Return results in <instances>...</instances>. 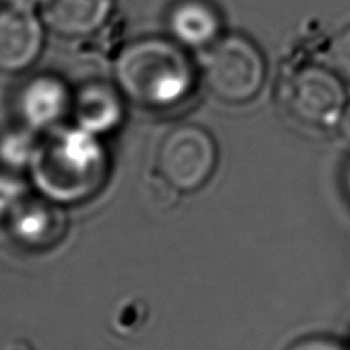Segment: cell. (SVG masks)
Wrapping results in <instances>:
<instances>
[{
    "label": "cell",
    "mask_w": 350,
    "mask_h": 350,
    "mask_svg": "<svg viewBox=\"0 0 350 350\" xmlns=\"http://www.w3.org/2000/svg\"><path fill=\"white\" fill-rule=\"evenodd\" d=\"M113 79L124 98L150 110L184 102L195 88L190 51L164 34L124 42L113 57Z\"/></svg>",
    "instance_id": "1"
},
{
    "label": "cell",
    "mask_w": 350,
    "mask_h": 350,
    "mask_svg": "<svg viewBox=\"0 0 350 350\" xmlns=\"http://www.w3.org/2000/svg\"><path fill=\"white\" fill-rule=\"evenodd\" d=\"M98 137L76 126L39 142L29 172L42 196L70 204L99 189L107 176V158Z\"/></svg>",
    "instance_id": "2"
},
{
    "label": "cell",
    "mask_w": 350,
    "mask_h": 350,
    "mask_svg": "<svg viewBox=\"0 0 350 350\" xmlns=\"http://www.w3.org/2000/svg\"><path fill=\"white\" fill-rule=\"evenodd\" d=\"M204 81L216 98L244 104L261 92L265 60L259 48L243 34H222L205 50Z\"/></svg>",
    "instance_id": "3"
},
{
    "label": "cell",
    "mask_w": 350,
    "mask_h": 350,
    "mask_svg": "<svg viewBox=\"0 0 350 350\" xmlns=\"http://www.w3.org/2000/svg\"><path fill=\"white\" fill-rule=\"evenodd\" d=\"M216 161V144L207 131L196 125H179L162 137L153 176L176 195L195 191L212 176Z\"/></svg>",
    "instance_id": "4"
},
{
    "label": "cell",
    "mask_w": 350,
    "mask_h": 350,
    "mask_svg": "<svg viewBox=\"0 0 350 350\" xmlns=\"http://www.w3.org/2000/svg\"><path fill=\"white\" fill-rule=\"evenodd\" d=\"M284 111L310 129H329L341 120L346 92L335 73L319 65L299 66L280 87Z\"/></svg>",
    "instance_id": "5"
},
{
    "label": "cell",
    "mask_w": 350,
    "mask_h": 350,
    "mask_svg": "<svg viewBox=\"0 0 350 350\" xmlns=\"http://www.w3.org/2000/svg\"><path fill=\"white\" fill-rule=\"evenodd\" d=\"M48 34L38 10L0 3V73L31 68L44 53Z\"/></svg>",
    "instance_id": "6"
},
{
    "label": "cell",
    "mask_w": 350,
    "mask_h": 350,
    "mask_svg": "<svg viewBox=\"0 0 350 350\" xmlns=\"http://www.w3.org/2000/svg\"><path fill=\"white\" fill-rule=\"evenodd\" d=\"M118 10L119 0H40L38 13L50 34L85 40L110 27Z\"/></svg>",
    "instance_id": "7"
},
{
    "label": "cell",
    "mask_w": 350,
    "mask_h": 350,
    "mask_svg": "<svg viewBox=\"0 0 350 350\" xmlns=\"http://www.w3.org/2000/svg\"><path fill=\"white\" fill-rule=\"evenodd\" d=\"M164 33L185 50H208L222 34L224 21L212 0H170L162 13Z\"/></svg>",
    "instance_id": "8"
},
{
    "label": "cell",
    "mask_w": 350,
    "mask_h": 350,
    "mask_svg": "<svg viewBox=\"0 0 350 350\" xmlns=\"http://www.w3.org/2000/svg\"><path fill=\"white\" fill-rule=\"evenodd\" d=\"M73 92L56 75H36L17 93V113L22 122L34 131L56 125L71 111Z\"/></svg>",
    "instance_id": "9"
},
{
    "label": "cell",
    "mask_w": 350,
    "mask_h": 350,
    "mask_svg": "<svg viewBox=\"0 0 350 350\" xmlns=\"http://www.w3.org/2000/svg\"><path fill=\"white\" fill-rule=\"evenodd\" d=\"M7 216L11 237L33 249L57 243L66 227V216L60 204L44 196L38 199L23 196L8 210Z\"/></svg>",
    "instance_id": "10"
},
{
    "label": "cell",
    "mask_w": 350,
    "mask_h": 350,
    "mask_svg": "<svg viewBox=\"0 0 350 350\" xmlns=\"http://www.w3.org/2000/svg\"><path fill=\"white\" fill-rule=\"evenodd\" d=\"M71 113L79 129L94 136L105 135L124 120V96L116 83L85 82L73 92Z\"/></svg>",
    "instance_id": "11"
},
{
    "label": "cell",
    "mask_w": 350,
    "mask_h": 350,
    "mask_svg": "<svg viewBox=\"0 0 350 350\" xmlns=\"http://www.w3.org/2000/svg\"><path fill=\"white\" fill-rule=\"evenodd\" d=\"M34 130L25 126V130L11 131L0 139V161L10 167H29L39 147Z\"/></svg>",
    "instance_id": "12"
},
{
    "label": "cell",
    "mask_w": 350,
    "mask_h": 350,
    "mask_svg": "<svg viewBox=\"0 0 350 350\" xmlns=\"http://www.w3.org/2000/svg\"><path fill=\"white\" fill-rule=\"evenodd\" d=\"M332 60L341 76L350 82V27L336 36L332 45Z\"/></svg>",
    "instance_id": "13"
},
{
    "label": "cell",
    "mask_w": 350,
    "mask_h": 350,
    "mask_svg": "<svg viewBox=\"0 0 350 350\" xmlns=\"http://www.w3.org/2000/svg\"><path fill=\"white\" fill-rule=\"evenodd\" d=\"M287 350H347L342 346L341 342L335 340H330V338H306V340H301L295 342L293 346L288 347Z\"/></svg>",
    "instance_id": "14"
},
{
    "label": "cell",
    "mask_w": 350,
    "mask_h": 350,
    "mask_svg": "<svg viewBox=\"0 0 350 350\" xmlns=\"http://www.w3.org/2000/svg\"><path fill=\"white\" fill-rule=\"evenodd\" d=\"M341 131L350 141V104L344 108L342 116H341Z\"/></svg>",
    "instance_id": "15"
},
{
    "label": "cell",
    "mask_w": 350,
    "mask_h": 350,
    "mask_svg": "<svg viewBox=\"0 0 350 350\" xmlns=\"http://www.w3.org/2000/svg\"><path fill=\"white\" fill-rule=\"evenodd\" d=\"M2 3H10V5H17V7H23V8L38 10L40 0H3Z\"/></svg>",
    "instance_id": "16"
},
{
    "label": "cell",
    "mask_w": 350,
    "mask_h": 350,
    "mask_svg": "<svg viewBox=\"0 0 350 350\" xmlns=\"http://www.w3.org/2000/svg\"><path fill=\"white\" fill-rule=\"evenodd\" d=\"M347 187H349V193H350V168H349V176H347Z\"/></svg>",
    "instance_id": "17"
}]
</instances>
